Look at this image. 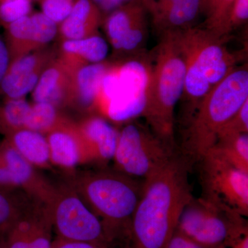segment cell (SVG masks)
<instances>
[{"instance_id": "6da1fadb", "label": "cell", "mask_w": 248, "mask_h": 248, "mask_svg": "<svg viewBox=\"0 0 248 248\" xmlns=\"http://www.w3.org/2000/svg\"><path fill=\"white\" fill-rule=\"evenodd\" d=\"M192 165L180 151L144 179L141 198L125 240L127 248H164L177 228L183 210L193 197Z\"/></svg>"}, {"instance_id": "7a4b0ae2", "label": "cell", "mask_w": 248, "mask_h": 248, "mask_svg": "<svg viewBox=\"0 0 248 248\" xmlns=\"http://www.w3.org/2000/svg\"><path fill=\"white\" fill-rule=\"evenodd\" d=\"M176 32L185 62V83L180 101L182 122L186 127L204 98L239 66L242 53L228 50V40L202 26Z\"/></svg>"}, {"instance_id": "3957f363", "label": "cell", "mask_w": 248, "mask_h": 248, "mask_svg": "<svg viewBox=\"0 0 248 248\" xmlns=\"http://www.w3.org/2000/svg\"><path fill=\"white\" fill-rule=\"evenodd\" d=\"M148 75L141 115L153 133L174 143V111L185 83L186 66L177 32L160 35Z\"/></svg>"}, {"instance_id": "277c9868", "label": "cell", "mask_w": 248, "mask_h": 248, "mask_svg": "<svg viewBox=\"0 0 248 248\" xmlns=\"http://www.w3.org/2000/svg\"><path fill=\"white\" fill-rule=\"evenodd\" d=\"M71 186L100 219L108 247L125 239L143 184L117 170H101L81 174Z\"/></svg>"}, {"instance_id": "5b68a950", "label": "cell", "mask_w": 248, "mask_h": 248, "mask_svg": "<svg viewBox=\"0 0 248 248\" xmlns=\"http://www.w3.org/2000/svg\"><path fill=\"white\" fill-rule=\"evenodd\" d=\"M248 100L246 63L236 67L209 93L185 127L179 151L192 166L215 146L222 127Z\"/></svg>"}, {"instance_id": "8992f818", "label": "cell", "mask_w": 248, "mask_h": 248, "mask_svg": "<svg viewBox=\"0 0 248 248\" xmlns=\"http://www.w3.org/2000/svg\"><path fill=\"white\" fill-rule=\"evenodd\" d=\"M246 217L224 204L192 197L176 231L203 248H226L248 234Z\"/></svg>"}, {"instance_id": "52a82bcc", "label": "cell", "mask_w": 248, "mask_h": 248, "mask_svg": "<svg viewBox=\"0 0 248 248\" xmlns=\"http://www.w3.org/2000/svg\"><path fill=\"white\" fill-rule=\"evenodd\" d=\"M175 145L164 141L148 125L134 121L119 130L113 159L115 170L134 179H147L179 153Z\"/></svg>"}, {"instance_id": "ba28073f", "label": "cell", "mask_w": 248, "mask_h": 248, "mask_svg": "<svg viewBox=\"0 0 248 248\" xmlns=\"http://www.w3.org/2000/svg\"><path fill=\"white\" fill-rule=\"evenodd\" d=\"M47 205L58 239L109 248L100 219L71 186L56 187Z\"/></svg>"}, {"instance_id": "9c48e42d", "label": "cell", "mask_w": 248, "mask_h": 248, "mask_svg": "<svg viewBox=\"0 0 248 248\" xmlns=\"http://www.w3.org/2000/svg\"><path fill=\"white\" fill-rule=\"evenodd\" d=\"M202 195L227 205L245 217L248 215V173L227 161L211 148L199 161Z\"/></svg>"}, {"instance_id": "30bf717a", "label": "cell", "mask_w": 248, "mask_h": 248, "mask_svg": "<svg viewBox=\"0 0 248 248\" xmlns=\"http://www.w3.org/2000/svg\"><path fill=\"white\" fill-rule=\"evenodd\" d=\"M150 18L141 0H133L107 15L102 26L116 60L140 55L148 37Z\"/></svg>"}, {"instance_id": "8fae6325", "label": "cell", "mask_w": 248, "mask_h": 248, "mask_svg": "<svg viewBox=\"0 0 248 248\" xmlns=\"http://www.w3.org/2000/svg\"><path fill=\"white\" fill-rule=\"evenodd\" d=\"M58 56V49L48 46L11 62L0 81V94L4 99H24Z\"/></svg>"}, {"instance_id": "7c38bea8", "label": "cell", "mask_w": 248, "mask_h": 248, "mask_svg": "<svg viewBox=\"0 0 248 248\" xmlns=\"http://www.w3.org/2000/svg\"><path fill=\"white\" fill-rule=\"evenodd\" d=\"M53 230L48 205L36 201L3 237L7 248H51Z\"/></svg>"}, {"instance_id": "4fadbf2b", "label": "cell", "mask_w": 248, "mask_h": 248, "mask_svg": "<svg viewBox=\"0 0 248 248\" xmlns=\"http://www.w3.org/2000/svg\"><path fill=\"white\" fill-rule=\"evenodd\" d=\"M0 161L12 176L17 188L42 203H49L56 187L41 177L33 165L24 159L5 138L0 142Z\"/></svg>"}, {"instance_id": "5bb4252c", "label": "cell", "mask_w": 248, "mask_h": 248, "mask_svg": "<svg viewBox=\"0 0 248 248\" xmlns=\"http://www.w3.org/2000/svg\"><path fill=\"white\" fill-rule=\"evenodd\" d=\"M142 2L148 11L152 27L159 36L194 27L201 16V0Z\"/></svg>"}, {"instance_id": "9a60e30c", "label": "cell", "mask_w": 248, "mask_h": 248, "mask_svg": "<svg viewBox=\"0 0 248 248\" xmlns=\"http://www.w3.org/2000/svg\"><path fill=\"white\" fill-rule=\"evenodd\" d=\"M76 125L89 160L107 163L113 159L119 130L102 116L96 115L85 117Z\"/></svg>"}, {"instance_id": "2e32d148", "label": "cell", "mask_w": 248, "mask_h": 248, "mask_svg": "<svg viewBox=\"0 0 248 248\" xmlns=\"http://www.w3.org/2000/svg\"><path fill=\"white\" fill-rule=\"evenodd\" d=\"M46 137L48 143L50 161L56 166L71 169L81 161L89 160L76 123L69 119Z\"/></svg>"}, {"instance_id": "e0dca14e", "label": "cell", "mask_w": 248, "mask_h": 248, "mask_svg": "<svg viewBox=\"0 0 248 248\" xmlns=\"http://www.w3.org/2000/svg\"><path fill=\"white\" fill-rule=\"evenodd\" d=\"M73 73L58 58L55 59L31 92L33 102L49 103L60 109L69 107Z\"/></svg>"}, {"instance_id": "ac0fdd59", "label": "cell", "mask_w": 248, "mask_h": 248, "mask_svg": "<svg viewBox=\"0 0 248 248\" xmlns=\"http://www.w3.org/2000/svg\"><path fill=\"white\" fill-rule=\"evenodd\" d=\"M112 63L108 61L93 63L73 73L69 107L83 111L95 109L101 84Z\"/></svg>"}, {"instance_id": "d6986e66", "label": "cell", "mask_w": 248, "mask_h": 248, "mask_svg": "<svg viewBox=\"0 0 248 248\" xmlns=\"http://www.w3.org/2000/svg\"><path fill=\"white\" fill-rule=\"evenodd\" d=\"M108 53L107 41L97 34L81 40L62 41L58 58L74 73L87 65L106 61Z\"/></svg>"}, {"instance_id": "ffe728a7", "label": "cell", "mask_w": 248, "mask_h": 248, "mask_svg": "<svg viewBox=\"0 0 248 248\" xmlns=\"http://www.w3.org/2000/svg\"><path fill=\"white\" fill-rule=\"evenodd\" d=\"M104 16L91 0H78L71 14L58 25L60 40H81L99 33Z\"/></svg>"}, {"instance_id": "44dd1931", "label": "cell", "mask_w": 248, "mask_h": 248, "mask_svg": "<svg viewBox=\"0 0 248 248\" xmlns=\"http://www.w3.org/2000/svg\"><path fill=\"white\" fill-rule=\"evenodd\" d=\"M23 157L34 166L43 167L50 162L46 137L27 128L19 129L4 137Z\"/></svg>"}, {"instance_id": "7402d4cb", "label": "cell", "mask_w": 248, "mask_h": 248, "mask_svg": "<svg viewBox=\"0 0 248 248\" xmlns=\"http://www.w3.org/2000/svg\"><path fill=\"white\" fill-rule=\"evenodd\" d=\"M36 201L21 189L0 185V235L4 236Z\"/></svg>"}, {"instance_id": "603a6c76", "label": "cell", "mask_w": 248, "mask_h": 248, "mask_svg": "<svg viewBox=\"0 0 248 248\" xmlns=\"http://www.w3.org/2000/svg\"><path fill=\"white\" fill-rule=\"evenodd\" d=\"M31 14L4 28L10 63L35 51V32Z\"/></svg>"}, {"instance_id": "cb8c5ba5", "label": "cell", "mask_w": 248, "mask_h": 248, "mask_svg": "<svg viewBox=\"0 0 248 248\" xmlns=\"http://www.w3.org/2000/svg\"><path fill=\"white\" fill-rule=\"evenodd\" d=\"M68 118L62 115L59 108L45 102L31 104L24 128L46 135L60 126Z\"/></svg>"}, {"instance_id": "d4e9b609", "label": "cell", "mask_w": 248, "mask_h": 248, "mask_svg": "<svg viewBox=\"0 0 248 248\" xmlns=\"http://www.w3.org/2000/svg\"><path fill=\"white\" fill-rule=\"evenodd\" d=\"M212 148L230 164L248 173V134L218 138Z\"/></svg>"}, {"instance_id": "484cf974", "label": "cell", "mask_w": 248, "mask_h": 248, "mask_svg": "<svg viewBox=\"0 0 248 248\" xmlns=\"http://www.w3.org/2000/svg\"><path fill=\"white\" fill-rule=\"evenodd\" d=\"M235 0H201V16L204 20L202 27L214 35L228 40L225 36L227 18Z\"/></svg>"}, {"instance_id": "4316f807", "label": "cell", "mask_w": 248, "mask_h": 248, "mask_svg": "<svg viewBox=\"0 0 248 248\" xmlns=\"http://www.w3.org/2000/svg\"><path fill=\"white\" fill-rule=\"evenodd\" d=\"M30 108L25 99H5L0 104V133L6 137L24 128Z\"/></svg>"}, {"instance_id": "83f0119b", "label": "cell", "mask_w": 248, "mask_h": 248, "mask_svg": "<svg viewBox=\"0 0 248 248\" xmlns=\"http://www.w3.org/2000/svg\"><path fill=\"white\" fill-rule=\"evenodd\" d=\"M32 0H0V25L9 24L32 12Z\"/></svg>"}, {"instance_id": "f1b7e54d", "label": "cell", "mask_w": 248, "mask_h": 248, "mask_svg": "<svg viewBox=\"0 0 248 248\" xmlns=\"http://www.w3.org/2000/svg\"><path fill=\"white\" fill-rule=\"evenodd\" d=\"M78 0H40L41 9L44 15L58 25L61 24L76 5Z\"/></svg>"}, {"instance_id": "f546056e", "label": "cell", "mask_w": 248, "mask_h": 248, "mask_svg": "<svg viewBox=\"0 0 248 248\" xmlns=\"http://www.w3.org/2000/svg\"><path fill=\"white\" fill-rule=\"evenodd\" d=\"M240 134H248V100L222 127L217 140Z\"/></svg>"}, {"instance_id": "4dcf8cb0", "label": "cell", "mask_w": 248, "mask_h": 248, "mask_svg": "<svg viewBox=\"0 0 248 248\" xmlns=\"http://www.w3.org/2000/svg\"><path fill=\"white\" fill-rule=\"evenodd\" d=\"M248 19V0H235L232 5L227 18L225 36L227 38L236 29L247 24Z\"/></svg>"}, {"instance_id": "1f68e13d", "label": "cell", "mask_w": 248, "mask_h": 248, "mask_svg": "<svg viewBox=\"0 0 248 248\" xmlns=\"http://www.w3.org/2000/svg\"><path fill=\"white\" fill-rule=\"evenodd\" d=\"M164 248H203L177 231L171 236Z\"/></svg>"}, {"instance_id": "d6a6232c", "label": "cell", "mask_w": 248, "mask_h": 248, "mask_svg": "<svg viewBox=\"0 0 248 248\" xmlns=\"http://www.w3.org/2000/svg\"><path fill=\"white\" fill-rule=\"evenodd\" d=\"M102 13L104 18L112 11L133 0H91Z\"/></svg>"}, {"instance_id": "836d02e7", "label": "cell", "mask_w": 248, "mask_h": 248, "mask_svg": "<svg viewBox=\"0 0 248 248\" xmlns=\"http://www.w3.org/2000/svg\"><path fill=\"white\" fill-rule=\"evenodd\" d=\"M51 248H108L107 246H101L92 243L81 241H67L58 239L54 240Z\"/></svg>"}, {"instance_id": "e575fe53", "label": "cell", "mask_w": 248, "mask_h": 248, "mask_svg": "<svg viewBox=\"0 0 248 248\" xmlns=\"http://www.w3.org/2000/svg\"><path fill=\"white\" fill-rule=\"evenodd\" d=\"M10 58L9 50L6 46L4 38L0 35V80L6 73L9 66Z\"/></svg>"}, {"instance_id": "d590c367", "label": "cell", "mask_w": 248, "mask_h": 248, "mask_svg": "<svg viewBox=\"0 0 248 248\" xmlns=\"http://www.w3.org/2000/svg\"><path fill=\"white\" fill-rule=\"evenodd\" d=\"M226 248H248V234L236 240Z\"/></svg>"}, {"instance_id": "8d00e7d4", "label": "cell", "mask_w": 248, "mask_h": 248, "mask_svg": "<svg viewBox=\"0 0 248 248\" xmlns=\"http://www.w3.org/2000/svg\"><path fill=\"white\" fill-rule=\"evenodd\" d=\"M0 248H7L5 245L4 237L0 235Z\"/></svg>"}, {"instance_id": "74e56055", "label": "cell", "mask_w": 248, "mask_h": 248, "mask_svg": "<svg viewBox=\"0 0 248 248\" xmlns=\"http://www.w3.org/2000/svg\"><path fill=\"white\" fill-rule=\"evenodd\" d=\"M32 1H40V0H32Z\"/></svg>"}]
</instances>
